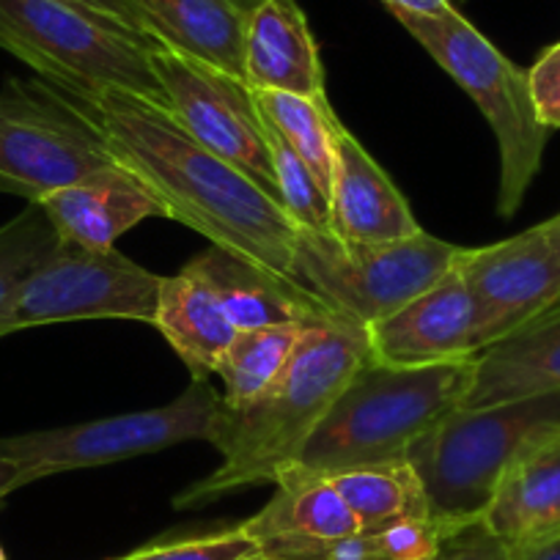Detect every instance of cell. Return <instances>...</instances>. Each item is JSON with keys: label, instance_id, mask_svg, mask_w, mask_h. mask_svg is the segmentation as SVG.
Listing matches in <instances>:
<instances>
[{"label": "cell", "instance_id": "6da1fadb", "mask_svg": "<svg viewBox=\"0 0 560 560\" xmlns=\"http://www.w3.org/2000/svg\"><path fill=\"white\" fill-rule=\"evenodd\" d=\"M129 171L147 182L171 220L280 278H292L300 225L253 176L203 149L168 107L129 91L83 100Z\"/></svg>", "mask_w": 560, "mask_h": 560}, {"label": "cell", "instance_id": "7a4b0ae2", "mask_svg": "<svg viewBox=\"0 0 560 560\" xmlns=\"http://www.w3.org/2000/svg\"><path fill=\"white\" fill-rule=\"evenodd\" d=\"M369 358V330L358 322L332 316L308 327L292 363L264 396L245 407H225L220 398L209 443L223 462L176 494L174 509H201L223 494L278 481L280 470L300 459L338 393Z\"/></svg>", "mask_w": 560, "mask_h": 560}, {"label": "cell", "instance_id": "3957f363", "mask_svg": "<svg viewBox=\"0 0 560 560\" xmlns=\"http://www.w3.org/2000/svg\"><path fill=\"white\" fill-rule=\"evenodd\" d=\"M472 380L476 358L415 369L369 358L327 409L298 465L330 478L407 462L409 451L462 407Z\"/></svg>", "mask_w": 560, "mask_h": 560}, {"label": "cell", "instance_id": "277c9868", "mask_svg": "<svg viewBox=\"0 0 560 560\" xmlns=\"http://www.w3.org/2000/svg\"><path fill=\"white\" fill-rule=\"evenodd\" d=\"M393 18L470 94L489 121L500 149L498 214L514 218L541 171L552 132L538 118L527 72L509 61L456 9L438 18L409 12H393Z\"/></svg>", "mask_w": 560, "mask_h": 560}, {"label": "cell", "instance_id": "5b68a950", "mask_svg": "<svg viewBox=\"0 0 560 560\" xmlns=\"http://www.w3.org/2000/svg\"><path fill=\"white\" fill-rule=\"evenodd\" d=\"M0 47L78 100L121 89L168 107L152 67L158 45L63 0H0Z\"/></svg>", "mask_w": 560, "mask_h": 560}, {"label": "cell", "instance_id": "8992f818", "mask_svg": "<svg viewBox=\"0 0 560 560\" xmlns=\"http://www.w3.org/2000/svg\"><path fill=\"white\" fill-rule=\"evenodd\" d=\"M560 429V390L456 409L409 451L427 492L429 516L443 525L483 520L500 472L538 434Z\"/></svg>", "mask_w": 560, "mask_h": 560}, {"label": "cell", "instance_id": "52a82bcc", "mask_svg": "<svg viewBox=\"0 0 560 560\" xmlns=\"http://www.w3.org/2000/svg\"><path fill=\"white\" fill-rule=\"evenodd\" d=\"M113 165L121 160L83 100L42 78L0 89V192L42 203Z\"/></svg>", "mask_w": 560, "mask_h": 560}, {"label": "cell", "instance_id": "ba28073f", "mask_svg": "<svg viewBox=\"0 0 560 560\" xmlns=\"http://www.w3.org/2000/svg\"><path fill=\"white\" fill-rule=\"evenodd\" d=\"M462 247L418 231L396 242H343L332 231H298L292 275L327 308L371 327L432 289L456 267Z\"/></svg>", "mask_w": 560, "mask_h": 560}, {"label": "cell", "instance_id": "9c48e42d", "mask_svg": "<svg viewBox=\"0 0 560 560\" xmlns=\"http://www.w3.org/2000/svg\"><path fill=\"white\" fill-rule=\"evenodd\" d=\"M160 283V275L135 264L116 247L89 250L61 240L56 253L23 283L0 322V336L89 319L154 325Z\"/></svg>", "mask_w": 560, "mask_h": 560}, {"label": "cell", "instance_id": "30bf717a", "mask_svg": "<svg viewBox=\"0 0 560 560\" xmlns=\"http://www.w3.org/2000/svg\"><path fill=\"white\" fill-rule=\"evenodd\" d=\"M220 396L207 380L192 385L165 407L124 412L116 418L89 420L47 432L0 438V456L36 467L42 478L85 467L113 465L135 456L158 454L171 445L207 440L212 434Z\"/></svg>", "mask_w": 560, "mask_h": 560}, {"label": "cell", "instance_id": "8fae6325", "mask_svg": "<svg viewBox=\"0 0 560 560\" xmlns=\"http://www.w3.org/2000/svg\"><path fill=\"white\" fill-rule=\"evenodd\" d=\"M152 67L176 121L203 149L229 160L278 198L272 154L250 85L163 45L152 47Z\"/></svg>", "mask_w": 560, "mask_h": 560}, {"label": "cell", "instance_id": "7c38bea8", "mask_svg": "<svg viewBox=\"0 0 560 560\" xmlns=\"http://www.w3.org/2000/svg\"><path fill=\"white\" fill-rule=\"evenodd\" d=\"M456 267L476 303L478 352L560 303V256L541 223L494 245L462 247Z\"/></svg>", "mask_w": 560, "mask_h": 560}, {"label": "cell", "instance_id": "4fadbf2b", "mask_svg": "<svg viewBox=\"0 0 560 560\" xmlns=\"http://www.w3.org/2000/svg\"><path fill=\"white\" fill-rule=\"evenodd\" d=\"M459 261V258H456ZM369 330L371 358L387 365H438L478 354L476 303L459 267Z\"/></svg>", "mask_w": 560, "mask_h": 560}, {"label": "cell", "instance_id": "5bb4252c", "mask_svg": "<svg viewBox=\"0 0 560 560\" xmlns=\"http://www.w3.org/2000/svg\"><path fill=\"white\" fill-rule=\"evenodd\" d=\"M483 522L511 555L560 538V429L522 445L500 472Z\"/></svg>", "mask_w": 560, "mask_h": 560}, {"label": "cell", "instance_id": "9a60e30c", "mask_svg": "<svg viewBox=\"0 0 560 560\" xmlns=\"http://www.w3.org/2000/svg\"><path fill=\"white\" fill-rule=\"evenodd\" d=\"M63 242L110 250L121 234L149 218L171 220L163 198L127 165H113L39 203Z\"/></svg>", "mask_w": 560, "mask_h": 560}, {"label": "cell", "instance_id": "2e32d148", "mask_svg": "<svg viewBox=\"0 0 560 560\" xmlns=\"http://www.w3.org/2000/svg\"><path fill=\"white\" fill-rule=\"evenodd\" d=\"M330 214L332 234L360 245L407 240L423 231L390 176L343 124L336 132Z\"/></svg>", "mask_w": 560, "mask_h": 560}, {"label": "cell", "instance_id": "e0dca14e", "mask_svg": "<svg viewBox=\"0 0 560 560\" xmlns=\"http://www.w3.org/2000/svg\"><path fill=\"white\" fill-rule=\"evenodd\" d=\"M158 45L245 80V31L261 0H129Z\"/></svg>", "mask_w": 560, "mask_h": 560}, {"label": "cell", "instance_id": "ac0fdd59", "mask_svg": "<svg viewBox=\"0 0 560 560\" xmlns=\"http://www.w3.org/2000/svg\"><path fill=\"white\" fill-rule=\"evenodd\" d=\"M245 83L256 91L325 96L319 47L298 0H261L245 31Z\"/></svg>", "mask_w": 560, "mask_h": 560}, {"label": "cell", "instance_id": "d6986e66", "mask_svg": "<svg viewBox=\"0 0 560 560\" xmlns=\"http://www.w3.org/2000/svg\"><path fill=\"white\" fill-rule=\"evenodd\" d=\"M192 267L201 269L218 289L231 325L236 330H258L272 325H319L336 314L319 298L303 289L298 280L280 278L245 258L220 247L198 253Z\"/></svg>", "mask_w": 560, "mask_h": 560}, {"label": "cell", "instance_id": "ffe728a7", "mask_svg": "<svg viewBox=\"0 0 560 560\" xmlns=\"http://www.w3.org/2000/svg\"><path fill=\"white\" fill-rule=\"evenodd\" d=\"M560 390V303L476 354V380L462 409Z\"/></svg>", "mask_w": 560, "mask_h": 560}, {"label": "cell", "instance_id": "44dd1931", "mask_svg": "<svg viewBox=\"0 0 560 560\" xmlns=\"http://www.w3.org/2000/svg\"><path fill=\"white\" fill-rule=\"evenodd\" d=\"M154 327L190 369L192 380L218 374L220 360L240 332L231 325L218 289L190 261L160 283Z\"/></svg>", "mask_w": 560, "mask_h": 560}, {"label": "cell", "instance_id": "7402d4cb", "mask_svg": "<svg viewBox=\"0 0 560 560\" xmlns=\"http://www.w3.org/2000/svg\"><path fill=\"white\" fill-rule=\"evenodd\" d=\"M275 487L278 489L269 503L256 516L242 522L258 547L287 541H332L360 533L352 509L343 503L330 478L303 470L294 462L287 470H280Z\"/></svg>", "mask_w": 560, "mask_h": 560}, {"label": "cell", "instance_id": "603a6c76", "mask_svg": "<svg viewBox=\"0 0 560 560\" xmlns=\"http://www.w3.org/2000/svg\"><path fill=\"white\" fill-rule=\"evenodd\" d=\"M330 481L352 509L360 530H382L396 522L429 516L427 492L409 462L354 467L336 472Z\"/></svg>", "mask_w": 560, "mask_h": 560}, {"label": "cell", "instance_id": "cb8c5ba5", "mask_svg": "<svg viewBox=\"0 0 560 560\" xmlns=\"http://www.w3.org/2000/svg\"><path fill=\"white\" fill-rule=\"evenodd\" d=\"M305 330L308 325H272L236 332L218 365L225 407H245L264 396L292 363Z\"/></svg>", "mask_w": 560, "mask_h": 560}, {"label": "cell", "instance_id": "d4e9b609", "mask_svg": "<svg viewBox=\"0 0 560 560\" xmlns=\"http://www.w3.org/2000/svg\"><path fill=\"white\" fill-rule=\"evenodd\" d=\"M253 91L261 118H267L289 147L314 171L319 185L330 196L332 165H336V132L341 127L325 96H300L287 91Z\"/></svg>", "mask_w": 560, "mask_h": 560}, {"label": "cell", "instance_id": "484cf974", "mask_svg": "<svg viewBox=\"0 0 560 560\" xmlns=\"http://www.w3.org/2000/svg\"><path fill=\"white\" fill-rule=\"evenodd\" d=\"M61 245L56 225L39 203H28L7 225H0V322L12 308L25 280Z\"/></svg>", "mask_w": 560, "mask_h": 560}, {"label": "cell", "instance_id": "4316f807", "mask_svg": "<svg viewBox=\"0 0 560 560\" xmlns=\"http://www.w3.org/2000/svg\"><path fill=\"white\" fill-rule=\"evenodd\" d=\"M258 116H261V113H258ZM261 124L264 135H267L269 154H272L275 179H278V201L283 203L289 218H292L300 229L332 231L330 196L325 192V187L319 185L314 171L303 163V158L283 140V135H280L267 118H261Z\"/></svg>", "mask_w": 560, "mask_h": 560}, {"label": "cell", "instance_id": "83f0119b", "mask_svg": "<svg viewBox=\"0 0 560 560\" xmlns=\"http://www.w3.org/2000/svg\"><path fill=\"white\" fill-rule=\"evenodd\" d=\"M258 560H393L380 530H360L332 541H287L258 547Z\"/></svg>", "mask_w": 560, "mask_h": 560}, {"label": "cell", "instance_id": "f1b7e54d", "mask_svg": "<svg viewBox=\"0 0 560 560\" xmlns=\"http://www.w3.org/2000/svg\"><path fill=\"white\" fill-rule=\"evenodd\" d=\"M432 560H514L509 544L483 520L445 527Z\"/></svg>", "mask_w": 560, "mask_h": 560}, {"label": "cell", "instance_id": "f546056e", "mask_svg": "<svg viewBox=\"0 0 560 560\" xmlns=\"http://www.w3.org/2000/svg\"><path fill=\"white\" fill-rule=\"evenodd\" d=\"M527 78L541 124L547 129H560V42L538 56L533 69H527Z\"/></svg>", "mask_w": 560, "mask_h": 560}, {"label": "cell", "instance_id": "4dcf8cb0", "mask_svg": "<svg viewBox=\"0 0 560 560\" xmlns=\"http://www.w3.org/2000/svg\"><path fill=\"white\" fill-rule=\"evenodd\" d=\"M63 3H69V7L74 9H83V12L94 14V18L105 20V23L118 25V28L140 36V39L154 42L152 36L147 34V28H143V23H140L138 12H135V7L129 0H63ZM154 45H158V42H154Z\"/></svg>", "mask_w": 560, "mask_h": 560}, {"label": "cell", "instance_id": "1f68e13d", "mask_svg": "<svg viewBox=\"0 0 560 560\" xmlns=\"http://www.w3.org/2000/svg\"><path fill=\"white\" fill-rule=\"evenodd\" d=\"M39 478L42 476L36 467L25 465V462H18V459H3V456H0V505L7 503L9 494L18 492L20 487L39 481Z\"/></svg>", "mask_w": 560, "mask_h": 560}, {"label": "cell", "instance_id": "d6a6232c", "mask_svg": "<svg viewBox=\"0 0 560 560\" xmlns=\"http://www.w3.org/2000/svg\"><path fill=\"white\" fill-rule=\"evenodd\" d=\"M393 12H409V14H427V18H438V14L451 12V0H382Z\"/></svg>", "mask_w": 560, "mask_h": 560}, {"label": "cell", "instance_id": "836d02e7", "mask_svg": "<svg viewBox=\"0 0 560 560\" xmlns=\"http://www.w3.org/2000/svg\"><path fill=\"white\" fill-rule=\"evenodd\" d=\"M514 560H560V538L552 544H544V547L514 555Z\"/></svg>", "mask_w": 560, "mask_h": 560}, {"label": "cell", "instance_id": "e575fe53", "mask_svg": "<svg viewBox=\"0 0 560 560\" xmlns=\"http://www.w3.org/2000/svg\"><path fill=\"white\" fill-rule=\"evenodd\" d=\"M541 225H544V234H547V240L552 242L555 253H558V256H560V212L555 214V218L544 220Z\"/></svg>", "mask_w": 560, "mask_h": 560}, {"label": "cell", "instance_id": "d590c367", "mask_svg": "<svg viewBox=\"0 0 560 560\" xmlns=\"http://www.w3.org/2000/svg\"><path fill=\"white\" fill-rule=\"evenodd\" d=\"M0 560H9L7 552H3V547H0Z\"/></svg>", "mask_w": 560, "mask_h": 560}]
</instances>
